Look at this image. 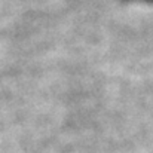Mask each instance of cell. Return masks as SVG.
<instances>
[{"instance_id": "6da1fadb", "label": "cell", "mask_w": 153, "mask_h": 153, "mask_svg": "<svg viewBox=\"0 0 153 153\" xmlns=\"http://www.w3.org/2000/svg\"><path fill=\"white\" fill-rule=\"evenodd\" d=\"M125 1H143V3H153V0H125Z\"/></svg>"}]
</instances>
